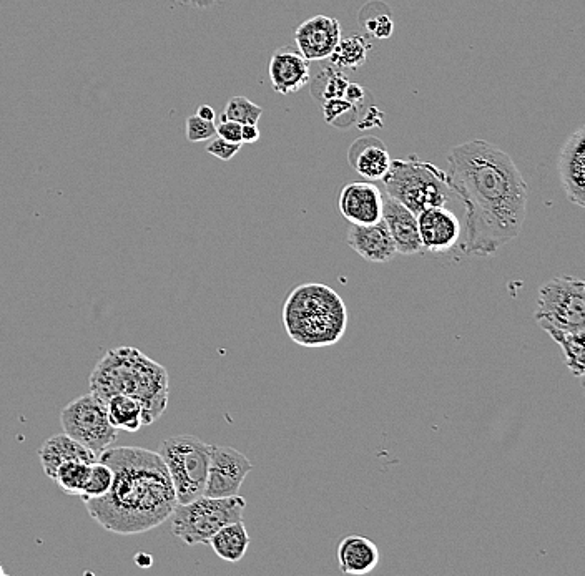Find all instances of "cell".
Segmentation results:
<instances>
[{"instance_id":"obj_1","label":"cell","mask_w":585,"mask_h":576,"mask_svg":"<svg viewBox=\"0 0 585 576\" xmlns=\"http://www.w3.org/2000/svg\"><path fill=\"white\" fill-rule=\"evenodd\" d=\"M448 188L466 208L468 256H492L516 240L527 216L529 186L516 163L487 140H471L448 155Z\"/></svg>"},{"instance_id":"obj_2","label":"cell","mask_w":585,"mask_h":576,"mask_svg":"<svg viewBox=\"0 0 585 576\" xmlns=\"http://www.w3.org/2000/svg\"><path fill=\"white\" fill-rule=\"evenodd\" d=\"M99 460L114 470V482L107 494L84 503L100 527L117 535H138L172 517L177 495L158 452L112 445Z\"/></svg>"},{"instance_id":"obj_3","label":"cell","mask_w":585,"mask_h":576,"mask_svg":"<svg viewBox=\"0 0 585 576\" xmlns=\"http://www.w3.org/2000/svg\"><path fill=\"white\" fill-rule=\"evenodd\" d=\"M89 387L105 404L117 394L138 399L143 406V425L162 417L170 396L167 369L135 347L107 352L92 372Z\"/></svg>"},{"instance_id":"obj_4","label":"cell","mask_w":585,"mask_h":576,"mask_svg":"<svg viewBox=\"0 0 585 576\" xmlns=\"http://www.w3.org/2000/svg\"><path fill=\"white\" fill-rule=\"evenodd\" d=\"M281 318L291 341L308 349L335 346L348 328L345 301L323 283H306L293 289Z\"/></svg>"},{"instance_id":"obj_5","label":"cell","mask_w":585,"mask_h":576,"mask_svg":"<svg viewBox=\"0 0 585 576\" xmlns=\"http://www.w3.org/2000/svg\"><path fill=\"white\" fill-rule=\"evenodd\" d=\"M386 195L391 196L414 215L434 206L448 203V173L416 155L404 160H391L389 170L381 178Z\"/></svg>"},{"instance_id":"obj_6","label":"cell","mask_w":585,"mask_h":576,"mask_svg":"<svg viewBox=\"0 0 585 576\" xmlns=\"http://www.w3.org/2000/svg\"><path fill=\"white\" fill-rule=\"evenodd\" d=\"M245 508L246 500L240 495L223 498L202 495L192 502L178 503L172 513V530L187 545H208L220 528L243 520Z\"/></svg>"},{"instance_id":"obj_7","label":"cell","mask_w":585,"mask_h":576,"mask_svg":"<svg viewBox=\"0 0 585 576\" xmlns=\"http://www.w3.org/2000/svg\"><path fill=\"white\" fill-rule=\"evenodd\" d=\"M158 454L167 467L178 503L202 497L207 485L212 444L195 435L182 434L163 440Z\"/></svg>"},{"instance_id":"obj_8","label":"cell","mask_w":585,"mask_h":576,"mask_svg":"<svg viewBox=\"0 0 585 576\" xmlns=\"http://www.w3.org/2000/svg\"><path fill=\"white\" fill-rule=\"evenodd\" d=\"M536 321L562 331L585 332V283L557 276L542 284L537 294Z\"/></svg>"},{"instance_id":"obj_9","label":"cell","mask_w":585,"mask_h":576,"mask_svg":"<svg viewBox=\"0 0 585 576\" xmlns=\"http://www.w3.org/2000/svg\"><path fill=\"white\" fill-rule=\"evenodd\" d=\"M60 424L65 434L95 455L102 454L118 439V429L110 422L107 404L94 392L70 401L60 412Z\"/></svg>"},{"instance_id":"obj_10","label":"cell","mask_w":585,"mask_h":576,"mask_svg":"<svg viewBox=\"0 0 585 576\" xmlns=\"http://www.w3.org/2000/svg\"><path fill=\"white\" fill-rule=\"evenodd\" d=\"M253 470V464L240 450L227 445H212L207 485L203 495L223 498L240 495L241 485Z\"/></svg>"},{"instance_id":"obj_11","label":"cell","mask_w":585,"mask_h":576,"mask_svg":"<svg viewBox=\"0 0 585 576\" xmlns=\"http://www.w3.org/2000/svg\"><path fill=\"white\" fill-rule=\"evenodd\" d=\"M419 238L423 251L448 253L463 235L461 221L446 206H434L418 215Z\"/></svg>"},{"instance_id":"obj_12","label":"cell","mask_w":585,"mask_h":576,"mask_svg":"<svg viewBox=\"0 0 585 576\" xmlns=\"http://www.w3.org/2000/svg\"><path fill=\"white\" fill-rule=\"evenodd\" d=\"M384 195L374 181H354L341 190V215L351 225H373L383 216Z\"/></svg>"},{"instance_id":"obj_13","label":"cell","mask_w":585,"mask_h":576,"mask_svg":"<svg viewBox=\"0 0 585 576\" xmlns=\"http://www.w3.org/2000/svg\"><path fill=\"white\" fill-rule=\"evenodd\" d=\"M340 40L341 24L328 15H315L295 30L296 47L310 62L330 59Z\"/></svg>"},{"instance_id":"obj_14","label":"cell","mask_w":585,"mask_h":576,"mask_svg":"<svg viewBox=\"0 0 585 576\" xmlns=\"http://www.w3.org/2000/svg\"><path fill=\"white\" fill-rule=\"evenodd\" d=\"M567 200L585 208V130L579 128L567 138L557 165Z\"/></svg>"},{"instance_id":"obj_15","label":"cell","mask_w":585,"mask_h":576,"mask_svg":"<svg viewBox=\"0 0 585 576\" xmlns=\"http://www.w3.org/2000/svg\"><path fill=\"white\" fill-rule=\"evenodd\" d=\"M271 87L280 95L300 92L310 83V60L293 47H281L271 55L268 65Z\"/></svg>"},{"instance_id":"obj_16","label":"cell","mask_w":585,"mask_h":576,"mask_svg":"<svg viewBox=\"0 0 585 576\" xmlns=\"http://www.w3.org/2000/svg\"><path fill=\"white\" fill-rule=\"evenodd\" d=\"M381 220L388 226L396 251L403 256L423 253L419 238L418 215L391 196H384Z\"/></svg>"},{"instance_id":"obj_17","label":"cell","mask_w":585,"mask_h":576,"mask_svg":"<svg viewBox=\"0 0 585 576\" xmlns=\"http://www.w3.org/2000/svg\"><path fill=\"white\" fill-rule=\"evenodd\" d=\"M346 241L368 263H389L398 254L383 220L373 225H351Z\"/></svg>"},{"instance_id":"obj_18","label":"cell","mask_w":585,"mask_h":576,"mask_svg":"<svg viewBox=\"0 0 585 576\" xmlns=\"http://www.w3.org/2000/svg\"><path fill=\"white\" fill-rule=\"evenodd\" d=\"M348 163L366 181H379L391 165L388 148L379 138H358L348 150Z\"/></svg>"},{"instance_id":"obj_19","label":"cell","mask_w":585,"mask_h":576,"mask_svg":"<svg viewBox=\"0 0 585 576\" xmlns=\"http://www.w3.org/2000/svg\"><path fill=\"white\" fill-rule=\"evenodd\" d=\"M39 457L45 475L52 480H54L55 472L60 465L69 462V460H84L90 464L99 460V455H95L92 450L79 444L77 440L72 439L65 432L45 440L44 445L40 447Z\"/></svg>"},{"instance_id":"obj_20","label":"cell","mask_w":585,"mask_h":576,"mask_svg":"<svg viewBox=\"0 0 585 576\" xmlns=\"http://www.w3.org/2000/svg\"><path fill=\"white\" fill-rule=\"evenodd\" d=\"M341 573L363 576L378 567L379 550L373 540L363 535H348L338 547Z\"/></svg>"},{"instance_id":"obj_21","label":"cell","mask_w":585,"mask_h":576,"mask_svg":"<svg viewBox=\"0 0 585 576\" xmlns=\"http://www.w3.org/2000/svg\"><path fill=\"white\" fill-rule=\"evenodd\" d=\"M250 542V535H248L245 523L240 520V522L228 523L225 527L220 528L210 538L208 545L213 548V552L217 553L218 558H222L223 562L238 563L248 552Z\"/></svg>"},{"instance_id":"obj_22","label":"cell","mask_w":585,"mask_h":576,"mask_svg":"<svg viewBox=\"0 0 585 576\" xmlns=\"http://www.w3.org/2000/svg\"><path fill=\"white\" fill-rule=\"evenodd\" d=\"M109 419L115 429L137 432L143 427L142 402L127 394H117L107 401Z\"/></svg>"},{"instance_id":"obj_23","label":"cell","mask_w":585,"mask_h":576,"mask_svg":"<svg viewBox=\"0 0 585 576\" xmlns=\"http://www.w3.org/2000/svg\"><path fill=\"white\" fill-rule=\"evenodd\" d=\"M541 328L552 337V341L562 347L569 371L582 381L585 374V332L562 331L551 326H541Z\"/></svg>"},{"instance_id":"obj_24","label":"cell","mask_w":585,"mask_h":576,"mask_svg":"<svg viewBox=\"0 0 585 576\" xmlns=\"http://www.w3.org/2000/svg\"><path fill=\"white\" fill-rule=\"evenodd\" d=\"M371 49L373 45L368 39H364L361 35H351L338 42L333 54L330 55L331 64L335 65L336 69H359L366 64Z\"/></svg>"},{"instance_id":"obj_25","label":"cell","mask_w":585,"mask_h":576,"mask_svg":"<svg viewBox=\"0 0 585 576\" xmlns=\"http://www.w3.org/2000/svg\"><path fill=\"white\" fill-rule=\"evenodd\" d=\"M359 24L374 39H389L394 32L393 15L389 12L388 5L379 0H373L364 5L359 12Z\"/></svg>"},{"instance_id":"obj_26","label":"cell","mask_w":585,"mask_h":576,"mask_svg":"<svg viewBox=\"0 0 585 576\" xmlns=\"http://www.w3.org/2000/svg\"><path fill=\"white\" fill-rule=\"evenodd\" d=\"M90 472H92L90 462L69 460V462L60 465L57 472H55L54 480L60 489L64 490L65 494L80 497L84 492L85 485L89 482Z\"/></svg>"},{"instance_id":"obj_27","label":"cell","mask_w":585,"mask_h":576,"mask_svg":"<svg viewBox=\"0 0 585 576\" xmlns=\"http://www.w3.org/2000/svg\"><path fill=\"white\" fill-rule=\"evenodd\" d=\"M348 83L350 82L343 72L333 67H325L311 85V95L323 105L328 100L343 97Z\"/></svg>"},{"instance_id":"obj_28","label":"cell","mask_w":585,"mask_h":576,"mask_svg":"<svg viewBox=\"0 0 585 576\" xmlns=\"http://www.w3.org/2000/svg\"><path fill=\"white\" fill-rule=\"evenodd\" d=\"M321 107H323L326 123H330L331 127L346 130L359 123L358 105L348 102L345 97L328 100Z\"/></svg>"},{"instance_id":"obj_29","label":"cell","mask_w":585,"mask_h":576,"mask_svg":"<svg viewBox=\"0 0 585 576\" xmlns=\"http://www.w3.org/2000/svg\"><path fill=\"white\" fill-rule=\"evenodd\" d=\"M263 108L251 102L250 98L233 97L228 100L222 120H232L240 125H258Z\"/></svg>"},{"instance_id":"obj_30","label":"cell","mask_w":585,"mask_h":576,"mask_svg":"<svg viewBox=\"0 0 585 576\" xmlns=\"http://www.w3.org/2000/svg\"><path fill=\"white\" fill-rule=\"evenodd\" d=\"M114 482V470L110 469L109 465L104 462H94L92 464V472H90L89 482L85 485L84 492L80 495L82 502L89 500V498H99L109 492Z\"/></svg>"},{"instance_id":"obj_31","label":"cell","mask_w":585,"mask_h":576,"mask_svg":"<svg viewBox=\"0 0 585 576\" xmlns=\"http://www.w3.org/2000/svg\"><path fill=\"white\" fill-rule=\"evenodd\" d=\"M217 135V125L215 122H208L198 117L197 113L188 117L187 120V140L192 143L207 142Z\"/></svg>"},{"instance_id":"obj_32","label":"cell","mask_w":585,"mask_h":576,"mask_svg":"<svg viewBox=\"0 0 585 576\" xmlns=\"http://www.w3.org/2000/svg\"><path fill=\"white\" fill-rule=\"evenodd\" d=\"M241 150V143H232L223 140V138H212L207 145L208 155L222 160V162H230L232 158L238 155Z\"/></svg>"},{"instance_id":"obj_33","label":"cell","mask_w":585,"mask_h":576,"mask_svg":"<svg viewBox=\"0 0 585 576\" xmlns=\"http://www.w3.org/2000/svg\"><path fill=\"white\" fill-rule=\"evenodd\" d=\"M217 135L227 142L241 143V125L232 120H220V125H217Z\"/></svg>"},{"instance_id":"obj_34","label":"cell","mask_w":585,"mask_h":576,"mask_svg":"<svg viewBox=\"0 0 585 576\" xmlns=\"http://www.w3.org/2000/svg\"><path fill=\"white\" fill-rule=\"evenodd\" d=\"M343 97H345L348 102L354 103V105H358V107L361 108L364 105V100H366V90H364V87H361L359 83H348V87H346V92Z\"/></svg>"},{"instance_id":"obj_35","label":"cell","mask_w":585,"mask_h":576,"mask_svg":"<svg viewBox=\"0 0 585 576\" xmlns=\"http://www.w3.org/2000/svg\"><path fill=\"white\" fill-rule=\"evenodd\" d=\"M260 140L258 125H241V143H256Z\"/></svg>"},{"instance_id":"obj_36","label":"cell","mask_w":585,"mask_h":576,"mask_svg":"<svg viewBox=\"0 0 585 576\" xmlns=\"http://www.w3.org/2000/svg\"><path fill=\"white\" fill-rule=\"evenodd\" d=\"M197 115L203 120H208V122H215V110H213L210 105H202V107H198Z\"/></svg>"},{"instance_id":"obj_37","label":"cell","mask_w":585,"mask_h":576,"mask_svg":"<svg viewBox=\"0 0 585 576\" xmlns=\"http://www.w3.org/2000/svg\"><path fill=\"white\" fill-rule=\"evenodd\" d=\"M135 562H137L138 567L150 568L152 567L153 558L147 553H138L137 557H135Z\"/></svg>"},{"instance_id":"obj_38","label":"cell","mask_w":585,"mask_h":576,"mask_svg":"<svg viewBox=\"0 0 585 576\" xmlns=\"http://www.w3.org/2000/svg\"><path fill=\"white\" fill-rule=\"evenodd\" d=\"M193 4H210L212 0H192Z\"/></svg>"},{"instance_id":"obj_39","label":"cell","mask_w":585,"mask_h":576,"mask_svg":"<svg viewBox=\"0 0 585 576\" xmlns=\"http://www.w3.org/2000/svg\"><path fill=\"white\" fill-rule=\"evenodd\" d=\"M0 576H5V570L2 568V563H0Z\"/></svg>"}]
</instances>
